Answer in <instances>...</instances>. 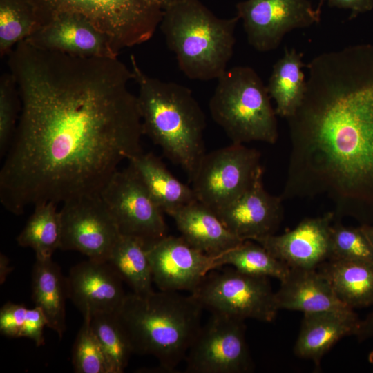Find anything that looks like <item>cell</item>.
Instances as JSON below:
<instances>
[{
    "mask_svg": "<svg viewBox=\"0 0 373 373\" xmlns=\"http://www.w3.org/2000/svg\"><path fill=\"white\" fill-rule=\"evenodd\" d=\"M236 9L249 44L261 52L277 48L289 32L321 20V8L309 0H245Z\"/></svg>",
    "mask_w": 373,
    "mask_h": 373,
    "instance_id": "4fadbf2b",
    "label": "cell"
},
{
    "mask_svg": "<svg viewBox=\"0 0 373 373\" xmlns=\"http://www.w3.org/2000/svg\"><path fill=\"white\" fill-rule=\"evenodd\" d=\"M209 108L232 143L273 144L278 140L277 115L267 86L249 66L227 69L217 79Z\"/></svg>",
    "mask_w": 373,
    "mask_h": 373,
    "instance_id": "8992f818",
    "label": "cell"
},
{
    "mask_svg": "<svg viewBox=\"0 0 373 373\" xmlns=\"http://www.w3.org/2000/svg\"><path fill=\"white\" fill-rule=\"evenodd\" d=\"M32 298L44 313L47 327L61 338L66 329V277L52 258H36L32 271Z\"/></svg>",
    "mask_w": 373,
    "mask_h": 373,
    "instance_id": "603a6c76",
    "label": "cell"
},
{
    "mask_svg": "<svg viewBox=\"0 0 373 373\" xmlns=\"http://www.w3.org/2000/svg\"><path fill=\"white\" fill-rule=\"evenodd\" d=\"M84 321L74 342L72 363L77 373H111L104 351L91 327L89 314Z\"/></svg>",
    "mask_w": 373,
    "mask_h": 373,
    "instance_id": "d6a6232c",
    "label": "cell"
},
{
    "mask_svg": "<svg viewBox=\"0 0 373 373\" xmlns=\"http://www.w3.org/2000/svg\"><path fill=\"white\" fill-rule=\"evenodd\" d=\"M122 281L108 262L88 258L70 269L66 277L68 298L83 316L116 313L127 294Z\"/></svg>",
    "mask_w": 373,
    "mask_h": 373,
    "instance_id": "ac0fdd59",
    "label": "cell"
},
{
    "mask_svg": "<svg viewBox=\"0 0 373 373\" xmlns=\"http://www.w3.org/2000/svg\"><path fill=\"white\" fill-rule=\"evenodd\" d=\"M144 134L189 178L205 154L204 111L187 87L146 74L131 56Z\"/></svg>",
    "mask_w": 373,
    "mask_h": 373,
    "instance_id": "277c9868",
    "label": "cell"
},
{
    "mask_svg": "<svg viewBox=\"0 0 373 373\" xmlns=\"http://www.w3.org/2000/svg\"><path fill=\"white\" fill-rule=\"evenodd\" d=\"M191 294L211 313L242 320L269 323L279 311L267 277L234 268L207 274Z\"/></svg>",
    "mask_w": 373,
    "mask_h": 373,
    "instance_id": "9c48e42d",
    "label": "cell"
},
{
    "mask_svg": "<svg viewBox=\"0 0 373 373\" xmlns=\"http://www.w3.org/2000/svg\"><path fill=\"white\" fill-rule=\"evenodd\" d=\"M21 113L0 171V202L15 215L99 194L119 164L142 152L137 97L117 57H84L26 40L9 53Z\"/></svg>",
    "mask_w": 373,
    "mask_h": 373,
    "instance_id": "6da1fadb",
    "label": "cell"
},
{
    "mask_svg": "<svg viewBox=\"0 0 373 373\" xmlns=\"http://www.w3.org/2000/svg\"><path fill=\"white\" fill-rule=\"evenodd\" d=\"M60 249L79 251L88 258L107 261L121 235L100 194L68 200L59 210Z\"/></svg>",
    "mask_w": 373,
    "mask_h": 373,
    "instance_id": "7c38bea8",
    "label": "cell"
},
{
    "mask_svg": "<svg viewBox=\"0 0 373 373\" xmlns=\"http://www.w3.org/2000/svg\"><path fill=\"white\" fill-rule=\"evenodd\" d=\"M303 53L294 48L285 49L283 56L273 66L267 88L276 103L277 115L285 119L293 115L303 99L306 77L302 68L306 67Z\"/></svg>",
    "mask_w": 373,
    "mask_h": 373,
    "instance_id": "d4e9b609",
    "label": "cell"
},
{
    "mask_svg": "<svg viewBox=\"0 0 373 373\" xmlns=\"http://www.w3.org/2000/svg\"><path fill=\"white\" fill-rule=\"evenodd\" d=\"M153 280L159 290L193 292L212 271L213 256L181 236H164L145 243Z\"/></svg>",
    "mask_w": 373,
    "mask_h": 373,
    "instance_id": "5bb4252c",
    "label": "cell"
},
{
    "mask_svg": "<svg viewBox=\"0 0 373 373\" xmlns=\"http://www.w3.org/2000/svg\"><path fill=\"white\" fill-rule=\"evenodd\" d=\"M360 322L351 308L304 313L294 352L319 367L323 356L339 340L356 336Z\"/></svg>",
    "mask_w": 373,
    "mask_h": 373,
    "instance_id": "d6986e66",
    "label": "cell"
},
{
    "mask_svg": "<svg viewBox=\"0 0 373 373\" xmlns=\"http://www.w3.org/2000/svg\"><path fill=\"white\" fill-rule=\"evenodd\" d=\"M106 262L133 292L145 295L154 291L151 268L142 240L121 234Z\"/></svg>",
    "mask_w": 373,
    "mask_h": 373,
    "instance_id": "484cf974",
    "label": "cell"
},
{
    "mask_svg": "<svg viewBox=\"0 0 373 373\" xmlns=\"http://www.w3.org/2000/svg\"><path fill=\"white\" fill-rule=\"evenodd\" d=\"M203 309L191 294L159 290L127 294L115 316L133 354L153 356L171 372L184 361L202 326Z\"/></svg>",
    "mask_w": 373,
    "mask_h": 373,
    "instance_id": "3957f363",
    "label": "cell"
},
{
    "mask_svg": "<svg viewBox=\"0 0 373 373\" xmlns=\"http://www.w3.org/2000/svg\"><path fill=\"white\" fill-rule=\"evenodd\" d=\"M317 270L348 307L373 305V263L327 260Z\"/></svg>",
    "mask_w": 373,
    "mask_h": 373,
    "instance_id": "cb8c5ba5",
    "label": "cell"
},
{
    "mask_svg": "<svg viewBox=\"0 0 373 373\" xmlns=\"http://www.w3.org/2000/svg\"><path fill=\"white\" fill-rule=\"evenodd\" d=\"M25 40L39 48L73 55L117 57L119 55L106 35L75 13L53 15Z\"/></svg>",
    "mask_w": 373,
    "mask_h": 373,
    "instance_id": "2e32d148",
    "label": "cell"
},
{
    "mask_svg": "<svg viewBox=\"0 0 373 373\" xmlns=\"http://www.w3.org/2000/svg\"><path fill=\"white\" fill-rule=\"evenodd\" d=\"M369 363L371 364L373 370V351L370 352L367 357Z\"/></svg>",
    "mask_w": 373,
    "mask_h": 373,
    "instance_id": "ab89813d",
    "label": "cell"
},
{
    "mask_svg": "<svg viewBox=\"0 0 373 373\" xmlns=\"http://www.w3.org/2000/svg\"><path fill=\"white\" fill-rule=\"evenodd\" d=\"M128 162L157 206L169 216L197 200L191 186L177 179L154 154L142 151Z\"/></svg>",
    "mask_w": 373,
    "mask_h": 373,
    "instance_id": "7402d4cb",
    "label": "cell"
},
{
    "mask_svg": "<svg viewBox=\"0 0 373 373\" xmlns=\"http://www.w3.org/2000/svg\"><path fill=\"white\" fill-rule=\"evenodd\" d=\"M202 325L186 358L188 373H246L253 363L245 338V320L211 313Z\"/></svg>",
    "mask_w": 373,
    "mask_h": 373,
    "instance_id": "30bf717a",
    "label": "cell"
},
{
    "mask_svg": "<svg viewBox=\"0 0 373 373\" xmlns=\"http://www.w3.org/2000/svg\"><path fill=\"white\" fill-rule=\"evenodd\" d=\"M356 336L360 341L373 337V311L365 319L361 320Z\"/></svg>",
    "mask_w": 373,
    "mask_h": 373,
    "instance_id": "d590c367",
    "label": "cell"
},
{
    "mask_svg": "<svg viewBox=\"0 0 373 373\" xmlns=\"http://www.w3.org/2000/svg\"><path fill=\"white\" fill-rule=\"evenodd\" d=\"M39 27L61 12L84 17L110 39L119 54L149 40L163 9L157 0H32Z\"/></svg>",
    "mask_w": 373,
    "mask_h": 373,
    "instance_id": "52a82bcc",
    "label": "cell"
},
{
    "mask_svg": "<svg viewBox=\"0 0 373 373\" xmlns=\"http://www.w3.org/2000/svg\"><path fill=\"white\" fill-rule=\"evenodd\" d=\"M47 321L38 307L8 302L0 309V332L9 338H28L37 346L44 344V329Z\"/></svg>",
    "mask_w": 373,
    "mask_h": 373,
    "instance_id": "4dcf8cb0",
    "label": "cell"
},
{
    "mask_svg": "<svg viewBox=\"0 0 373 373\" xmlns=\"http://www.w3.org/2000/svg\"><path fill=\"white\" fill-rule=\"evenodd\" d=\"M13 267L10 264L8 258L3 254L0 255V283L3 284Z\"/></svg>",
    "mask_w": 373,
    "mask_h": 373,
    "instance_id": "8d00e7d4",
    "label": "cell"
},
{
    "mask_svg": "<svg viewBox=\"0 0 373 373\" xmlns=\"http://www.w3.org/2000/svg\"><path fill=\"white\" fill-rule=\"evenodd\" d=\"M280 281L279 289L275 292L279 310L308 313L350 308L339 300L317 269L289 267Z\"/></svg>",
    "mask_w": 373,
    "mask_h": 373,
    "instance_id": "ffe728a7",
    "label": "cell"
},
{
    "mask_svg": "<svg viewBox=\"0 0 373 373\" xmlns=\"http://www.w3.org/2000/svg\"><path fill=\"white\" fill-rule=\"evenodd\" d=\"M261 169L259 151L231 143L205 153L189 180L196 200L217 213L241 196Z\"/></svg>",
    "mask_w": 373,
    "mask_h": 373,
    "instance_id": "ba28073f",
    "label": "cell"
},
{
    "mask_svg": "<svg viewBox=\"0 0 373 373\" xmlns=\"http://www.w3.org/2000/svg\"><path fill=\"white\" fill-rule=\"evenodd\" d=\"M224 265L239 271L259 276L272 277L281 280L289 267L272 256L265 247L252 240L213 256L212 271Z\"/></svg>",
    "mask_w": 373,
    "mask_h": 373,
    "instance_id": "83f0119b",
    "label": "cell"
},
{
    "mask_svg": "<svg viewBox=\"0 0 373 373\" xmlns=\"http://www.w3.org/2000/svg\"><path fill=\"white\" fill-rule=\"evenodd\" d=\"M325 0H321L318 7ZM331 7L349 9L351 11L350 18H354L358 14L370 11L373 8V0H327Z\"/></svg>",
    "mask_w": 373,
    "mask_h": 373,
    "instance_id": "e575fe53",
    "label": "cell"
},
{
    "mask_svg": "<svg viewBox=\"0 0 373 373\" xmlns=\"http://www.w3.org/2000/svg\"><path fill=\"white\" fill-rule=\"evenodd\" d=\"M335 219L333 211L303 219L293 229L254 240L272 256L291 267L317 269L329 256L330 232Z\"/></svg>",
    "mask_w": 373,
    "mask_h": 373,
    "instance_id": "9a60e30c",
    "label": "cell"
},
{
    "mask_svg": "<svg viewBox=\"0 0 373 373\" xmlns=\"http://www.w3.org/2000/svg\"><path fill=\"white\" fill-rule=\"evenodd\" d=\"M61 222L57 204L45 202L34 207V211L17 237L18 245L30 247L39 258H52L60 249Z\"/></svg>",
    "mask_w": 373,
    "mask_h": 373,
    "instance_id": "4316f807",
    "label": "cell"
},
{
    "mask_svg": "<svg viewBox=\"0 0 373 373\" xmlns=\"http://www.w3.org/2000/svg\"><path fill=\"white\" fill-rule=\"evenodd\" d=\"M182 1L183 0H157L159 4L163 10Z\"/></svg>",
    "mask_w": 373,
    "mask_h": 373,
    "instance_id": "f35d334b",
    "label": "cell"
},
{
    "mask_svg": "<svg viewBox=\"0 0 373 373\" xmlns=\"http://www.w3.org/2000/svg\"><path fill=\"white\" fill-rule=\"evenodd\" d=\"M239 19L219 18L199 0H183L163 10L160 26L184 75L209 81L227 70Z\"/></svg>",
    "mask_w": 373,
    "mask_h": 373,
    "instance_id": "5b68a950",
    "label": "cell"
},
{
    "mask_svg": "<svg viewBox=\"0 0 373 373\" xmlns=\"http://www.w3.org/2000/svg\"><path fill=\"white\" fill-rule=\"evenodd\" d=\"M39 26L32 0H0L1 57L8 55Z\"/></svg>",
    "mask_w": 373,
    "mask_h": 373,
    "instance_id": "f1b7e54d",
    "label": "cell"
},
{
    "mask_svg": "<svg viewBox=\"0 0 373 373\" xmlns=\"http://www.w3.org/2000/svg\"><path fill=\"white\" fill-rule=\"evenodd\" d=\"M19 98L15 82L10 73L0 80V153L5 155L15 131Z\"/></svg>",
    "mask_w": 373,
    "mask_h": 373,
    "instance_id": "836d02e7",
    "label": "cell"
},
{
    "mask_svg": "<svg viewBox=\"0 0 373 373\" xmlns=\"http://www.w3.org/2000/svg\"><path fill=\"white\" fill-rule=\"evenodd\" d=\"M169 216L181 236L190 245L209 256L219 255L244 241L231 233L213 210L198 200Z\"/></svg>",
    "mask_w": 373,
    "mask_h": 373,
    "instance_id": "44dd1931",
    "label": "cell"
},
{
    "mask_svg": "<svg viewBox=\"0 0 373 373\" xmlns=\"http://www.w3.org/2000/svg\"><path fill=\"white\" fill-rule=\"evenodd\" d=\"M300 106L287 118L283 200L325 198L335 219L373 224V44L323 52L306 64Z\"/></svg>",
    "mask_w": 373,
    "mask_h": 373,
    "instance_id": "7a4b0ae2",
    "label": "cell"
},
{
    "mask_svg": "<svg viewBox=\"0 0 373 373\" xmlns=\"http://www.w3.org/2000/svg\"><path fill=\"white\" fill-rule=\"evenodd\" d=\"M90 316L91 327L104 351L111 373L123 372L133 352L115 313H98Z\"/></svg>",
    "mask_w": 373,
    "mask_h": 373,
    "instance_id": "f546056e",
    "label": "cell"
},
{
    "mask_svg": "<svg viewBox=\"0 0 373 373\" xmlns=\"http://www.w3.org/2000/svg\"><path fill=\"white\" fill-rule=\"evenodd\" d=\"M99 194L121 234L145 243L166 235L164 212L128 165L116 171Z\"/></svg>",
    "mask_w": 373,
    "mask_h": 373,
    "instance_id": "8fae6325",
    "label": "cell"
},
{
    "mask_svg": "<svg viewBox=\"0 0 373 373\" xmlns=\"http://www.w3.org/2000/svg\"><path fill=\"white\" fill-rule=\"evenodd\" d=\"M360 226L373 246V224H360Z\"/></svg>",
    "mask_w": 373,
    "mask_h": 373,
    "instance_id": "74e56055",
    "label": "cell"
},
{
    "mask_svg": "<svg viewBox=\"0 0 373 373\" xmlns=\"http://www.w3.org/2000/svg\"><path fill=\"white\" fill-rule=\"evenodd\" d=\"M328 260L373 263V246L362 230L335 220L330 232Z\"/></svg>",
    "mask_w": 373,
    "mask_h": 373,
    "instance_id": "1f68e13d",
    "label": "cell"
},
{
    "mask_svg": "<svg viewBox=\"0 0 373 373\" xmlns=\"http://www.w3.org/2000/svg\"><path fill=\"white\" fill-rule=\"evenodd\" d=\"M262 176L263 169L241 196L216 213L225 227L242 240L276 233L283 220V200L265 189Z\"/></svg>",
    "mask_w": 373,
    "mask_h": 373,
    "instance_id": "e0dca14e",
    "label": "cell"
}]
</instances>
